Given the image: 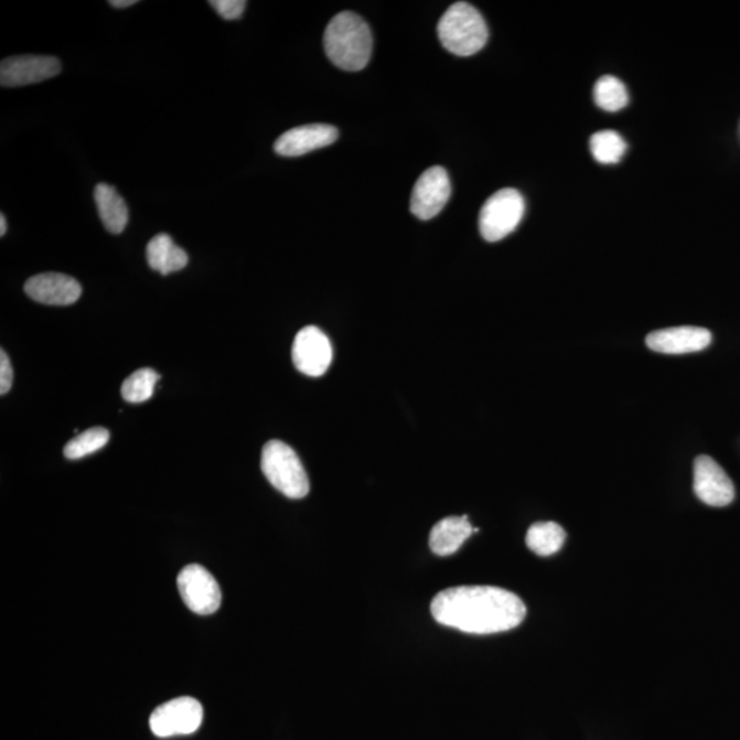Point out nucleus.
<instances>
[{"mask_svg":"<svg viewBox=\"0 0 740 740\" xmlns=\"http://www.w3.org/2000/svg\"><path fill=\"white\" fill-rule=\"evenodd\" d=\"M439 624L489 635L516 629L527 615L522 598L493 586H461L440 591L431 603Z\"/></svg>","mask_w":740,"mask_h":740,"instance_id":"1","label":"nucleus"},{"mask_svg":"<svg viewBox=\"0 0 740 740\" xmlns=\"http://www.w3.org/2000/svg\"><path fill=\"white\" fill-rule=\"evenodd\" d=\"M324 49L333 65L347 72L363 71L372 55L371 28L358 14L343 11L328 24Z\"/></svg>","mask_w":740,"mask_h":740,"instance_id":"2","label":"nucleus"},{"mask_svg":"<svg viewBox=\"0 0 740 740\" xmlns=\"http://www.w3.org/2000/svg\"><path fill=\"white\" fill-rule=\"evenodd\" d=\"M438 35L451 54L471 56L489 41V26L476 8L466 2L450 6L439 21Z\"/></svg>","mask_w":740,"mask_h":740,"instance_id":"3","label":"nucleus"},{"mask_svg":"<svg viewBox=\"0 0 740 740\" xmlns=\"http://www.w3.org/2000/svg\"><path fill=\"white\" fill-rule=\"evenodd\" d=\"M261 468L268 482L287 498L302 500L309 494L308 473L290 446L270 440L262 450Z\"/></svg>","mask_w":740,"mask_h":740,"instance_id":"4","label":"nucleus"},{"mask_svg":"<svg viewBox=\"0 0 740 740\" xmlns=\"http://www.w3.org/2000/svg\"><path fill=\"white\" fill-rule=\"evenodd\" d=\"M524 212V197L518 191L505 189L495 192L480 211V234L487 242L505 239L522 223Z\"/></svg>","mask_w":740,"mask_h":740,"instance_id":"5","label":"nucleus"},{"mask_svg":"<svg viewBox=\"0 0 740 740\" xmlns=\"http://www.w3.org/2000/svg\"><path fill=\"white\" fill-rule=\"evenodd\" d=\"M203 706L200 700L182 697L158 706L150 717V728L158 738L191 736L200 730Z\"/></svg>","mask_w":740,"mask_h":740,"instance_id":"6","label":"nucleus"},{"mask_svg":"<svg viewBox=\"0 0 740 740\" xmlns=\"http://www.w3.org/2000/svg\"><path fill=\"white\" fill-rule=\"evenodd\" d=\"M180 597L186 608L196 614H213L222 607V589L214 576L201 565H186L179 573Z\"/></svg>","mask_w":740,"mask_h":740,"instance_id":"7","label":"nucleus"},{"mask_svg":"<svg viewBox=\"0 0 740 740\" xmlns=\"http://www.w3.org/2000/svg\"><path fill=\"white\" fill-rule=\"evenodd\" d=\"M332 358V344L320 328L310 325L298 332L292 344V361L299 372L310 377L323 376Z\"/></svg>","mask_w":740,"mask_h":740,"instance_id":"8","label":"nucleus"},{"mask_svg":"<svg viewBox=\"0 0 740 740\" xmlns=\"http://www.w3.org/2000/svg\"><path fill=\"white\" fill-rule=\"evenodd\" d=\"M694 491L699 501L715 507L730 505L736 498L732 480L709 455H699L694 462Z\"/></svg>","mask_w":740,"mask_h":740,"instance_id":"9","label":"nucleus"},{"mask_svg":"<svg viewBox=\"0 0 740 740\" xmlns=\"http://www.w3.org/2000/svg\"><path fill=\"white\" fill-rule=\"evenodd\" d=\"M451 195L448 172L442 167L427 169L411 192L410 211L417 218L431 219L443 211Z\"/></svg>","mask_w":740,"mask_h":740,"instance_id":"10","label":"nucleus"},{"mask_svg":"<svg viewBox=\"0 0 740 740\" xmlns=\"http://www.w3.org/2000/svg\"><path fill=\"white\" fill-rule=\"evenodd\" d=\"M61 62L55 56L22 55L11 56L0 65L2 87H25L58 76Z\"/></svg>","mask_w":740,"mask_h":740,"instance_id":"11","label":"nucleus"},{"mask_svg":"<svg viewBox=\"0 0 740 740\" xmlns=\"http://www.w3.org/2000/svg\"><path fill=\"white\" fill-rule=\"evenodd\" d=\"M25 293L33 301L50 307H69L82 297L81 282L62 274H42L25 282Z\"/></svg>","mask_w":740,"mask_h":740,"instance_id":"12","label":"nucleus"},{"mask_svg":"<svg viewBox=\"0 0 740 740\" xmlns=\"http://www.w3.org/2000/svg\"><path fill=\"white\" fill-rule=\"evenodd\" d=\"M711 343V333L700 326H675L655 331L646 337L650 350L661 354H690L705 350Z\"/></svg>","mask_w":740,"mask_h":740,"instance_id":"13","label":"nucleus"},{"mask_svg":"<svg viewBox=\"0 0 740 740\" xmlns=\"http://www.w3.org/2000/svg\"><path fill=\"white\" fill-rule=\"evenodd\" d=\"M337 137V129L326 124L297 127L276 140L275 151L281 157H301L335 143Z\"/></svg>","mask_w":740,"mask_h":740,"instance_id":"14","label":"nucleus"},{"mask_svg":"<svg viewBox=\"0 0 740 740\" xmlns=\"http://www.w3.org/2000/svg\"><path fill=\"white\" fill-rule=\"evenodd\" d=\"M474 533L468 516H451L440 519L429 535V547L439 557L454 555Z\"/></svg>","mask_w":740,"mask_h":740,"instance_id":"15","label":"nucleus"},{"mask_svg":"<svg viewBox=\"0 0 740 740\" xmlns=\"http://www.w3.org/2000/svg\"><path fill=\"white\" fill-rule=\"evenodd\" d=\"M147 262L155 272L163 276L179 272L189 264V256L182 247L174 245L172 237L167 234H160L147 245Z\"/></svg>","mask_w":740,"mask_h":740,"instance_id":"16","label":"nucleus"},{"mask_svg":"<svg viewBox=\"0 0 740 740\" xmlns=\"http://www.w3.org/2000/svg\"><path fill=\"white\" fill-rule=\"evenodd\" d=\"M95 202L99 217L110 234H121L127 228L129 214L126 201L115 186L100 183L95 189Z\"/></svg>","mask_w":740,"mask_h":740,"instance_id":"17","label":"nucleus"},{"mask_svg":"<svg viewBox=\"0 0 740 740\" xmlns=\"http://www.w3.org/2000/svg\"><path fill=\"white\" fill-rule=\"evenodd\" d=\"M567 539L561 525L553 522L535 523L530 525L527 533L528 549L540 557H549L556 555L562 549Z\"/></svg>","mask_w":740,"mask_h":740,"instance_id":"18","label":"nucleus"},{"mask_svg":"<svg viewBox=\"0 0 740 740\" xmlns=\"http://www.w3.org/2000/svg\"><path fill=\"white\" fill-rule=\"evenodd\" d=\"M594 100L602 110L615 112L629 105L630 96L624 83L618 77L603 76L596 84Z\"/></svg>","mask_w":740,"mask_h":740,"instance_id":"19","label":"nucleus"},{"mask_svg":"<svg viewBox=\"0 0 740 740\" xmlns=\"http://www.w3.org/2000/svg\"><path fill=\"white\" fill-rule=\"evenodd\" d=\"M158 380H160V375L154 369L141 368L122 383V398L129 404L146 403L154 394Z\"/></svg>","mask_w":740,"mask_h":740,"instance_id":"20","label":"nucleus"},{"mask_svg":"<svg viewBox=\"0 0 740 740\" xmlns=\"http://www.w3.org/2000/svg\"><path fill=\"white\" fill-rule=\"evenodd\" d=\"M592 157L603 165L618 163L624 157L626 143L621 135L614 131H601L592 135L590 139Z\"/></svg>","mask_w":740,"mask_h":740,"instance_id":"21","label":"nucleus"},{"mask_svg":"<svg viewBox=\"0 0 740 740\" xmlns=\"http://www.w3.org/2000/svg\"><path fill=\"white\" fill-rule=\"evenodd\" d=\"M110 433L107 429L95 427L87 429L76 438H73L69 443L65 446L64 454L67 460H81L84 457L96 453V451L104 449L109 442Z\"/></svg>","mask_w":740,"mask_h":740,"instance_id":"22","label":"nucleus"},{"mask_svg":"<svg viewBox=\"0 0 740 740\" xmlns=\"http://www.w3.org/2000/svg\"><path fill=\"white\" fill-rule=\"evenodd\" d=\"M208 4L228 21L240 19L247 6L245 0H212Z\"/></svg>","mask_w":740,"mask_h":740,"instance_id":"23","label":"nucleus"},{"mask_svg":"<svg viewBox=\"0 0 740 740\" xmlns=\"http://www.w3.org/2000/svg\"><path fill=\"white\" fill-rule=\"evenodd\" d=\"M13 366H11L8 354H6L4 350H2V352H0V394H8L11 389V386H13Z\"/></svg>","mask_w":740,"mask_h":740,"instance_id":"24","label":"nucleus"},{"mask_svg":"<svg viewBox=\"0 0 740 740\" xmlns=\"http://www.w3.org/2000/svg\"><path fill=\"white\" fill-rule=\"evenodd\" d=\"M109 3L112 6V8L126 9L129 8V6L137 4V0H111Z\"/></svg>","mask_w":740,"mask_h":740,"instance_id":"25","label":"nucleus"},{"mask_svg":"<svg viewBox=\"0 0 740 740\" xmlns=\"http://www.w3.org/2000/svg\"><path fill=\"white\" fill-rule=\"evenodd\" d=\"M6 232H8V222H6L4 214L0 216V236H4Z\"/></svg>","mask_w":740,"mask_h":740,"instance_id":"26","label":"nucleus"}]
</instances>
